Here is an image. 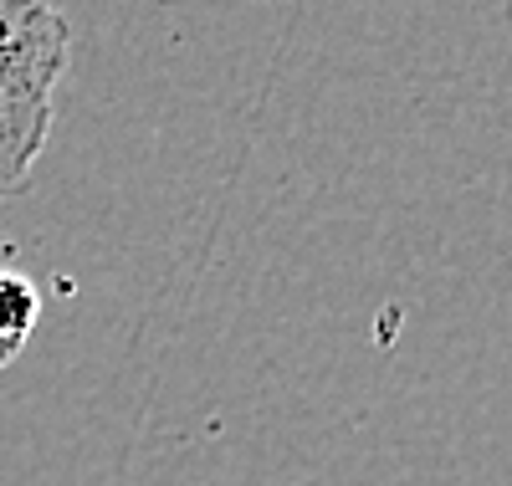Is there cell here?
Masks as SVG:
<instances>
[{
	"mask_svg": "<svg viewBox=\"0 0 512 486\" xmlns=\"http://www.w3.org/2000/svg\"><path fill=\"white\" fill-rule=\"evenodd\" d=\"M52 118H57V108L0 93V200L21 195L31 185V169L52 139Z\"/></svg>",
	"mask_w": 512,
	"mask_h": 486,
	"instance_id": "2",
	"label": "cell"
},
{
	"mask_svg": "<svg viewBox=\"0 0 512 486\" xmlns=\"http://www.w3.org/2000/svg\"><path fill=\"white\" fill-rule=\"evenodd\" d=\"M36 318H41L36 282L11 272V267H0V369L26 348V338L36 333Z\"/></svg>",
	"mask_w": 512,
	"mask_h": 486,
	"instance_id": "3",
	"label": "cell"
},
{
	"mask_svg": "<svg viewBox=\"0 0 512 486\" xmlns=\"http://www.w3.org/2000/svg\"><path fill=\"white\" fill-rule=\"evenodd\" d=\"M72 62V26L57 0H0V93L57 108Z\"/></svg>",
	"mask_w": 512,
	"mask_h": 486,
	"instance_id": "1",
	"label": "cell"
}]
</instances>
